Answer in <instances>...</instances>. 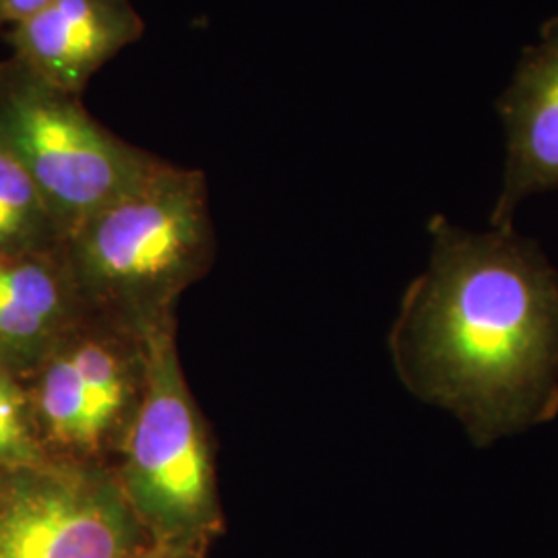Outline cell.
Masks as SVG:
<instances>
[{
  "label": "cell",
  "mask_w": 558,
  "mask_h": 558,
  "mask_svg": "<svg viewBox=\"0 0 558 558\" xmlns=\"http://www.w3.org/2000/svg\"><path fill=\"white\" fill-rule=\"evenodd\" d=\"M430 255L389 348L403 387L478 449L558 416V271L515 228L428 223Z\"/></svg>",
  "instance_id": "obj_1"
},
{
  "label": "cell",
  "mask_w": 558,
  "mask_h": 558,
  "mask_svg": "<svg viewBox=\"0 0 558 558\" xmlns=\"http://www.w3.org/2000/svg\"><path fill=\"white\" fill-rule=\"evenodd\" d=\"M62 246L89 292L140 304L166 300L205 269L214 248L205 177L161 161L77 223Z\"/></svg>",
  "instance_id": "obj_2"
},
{
  "label": "cell",
  "mask_w": 558,
  "mask_h": 558,
  "mask_svg": "<svg viewBox=\"0 0 558 558\" xmlns=\"http://www.w3.org/2000/svg\"><path fill=\"white\" fill-rule=\"evenodd\" d=\"M0 137L40 189L62 236L161 163L94 119L81 96L13 57L0 60Z\"/></svg>",
  "instance_id": "obj_3"
},
{
  "label": "cell",
  "mask_w": 558,
  "mask_h": 558,
  "mask_svg": "<svg viewBox=\"0 0 558 558\" xmlns=\"http://www.w3.org/2000/svg\"><path fill=\"white\" fill-rule=\"evenodd\" d=\"M141 323L143 401L126 440L122 490L151 538H197L218 530L214 468L184 385L168 315Z\"/></svg>",
  "instance_id": "obj_4"
},
{
  "label": "cell",
  "mask_w": 558,
  "mask_h": 558,
  "mask_svg": "<svg viewBox=\"0 0 558 558\" xmlns=\"http://www.w3.org/2000/svg\"><path fill=\"white\" fill-rule=\"evenodd\" d=\"M151 539L98 472L27 480L0 499V558H129Z\"/></svg>",
  "instance_id": "obj_5"
},
{
  "label": "cell",
  "mask_w": 558,
  "mask_h": 558,
  "mask_svg": "<svg viewBox=\"0 0 558 558\" xmlns=\"http://www.w3.org/2000/svg\"><path fill=\"white\" fill-rule=\"evenodd\" d=\"M495 108L507 158L490 228L509 230L523 201L558 189V15L525 46Z\"/></svg>",
  "instance_id": "obj_6"
},
{
  "label": "cell",
  "mask_w": 558,
  "mask_h": 558,
  "mask_svg": "<svg viewBox=\"0 0 558 558\" xmlns=\"http://www.w3.org/2000/svg\"><path fill=\"white\" fill-rule=\"evenodd\" d=\"M2 36L13 59L83 96L104 64L145 36V21L133 0H50Z\"/></svg>",
  "instance_id": "obj_7"
},
{
  "label": "cell",
  "mask_w": 558,
  "mask_h": 558,
  "mask_svg": "<svg viewBox=\"0 0 558 558\" xmlns=\"http://www.w3.org/2000/svg\"><path fill=\"white\" fill-rule=\"evenodd\" d=\"M129 399L126 366L100 339H85L52 360L40 389L44 422L57 439L92 447Z\"/></svg>",
  "instance_id": "obj_8"
},
{
  "label": "cell",
  "mask_w": 558,
  "mask_h": 558,
  "mask_svg": "<svg viewBox=\"0 0 558 558\" xmlns=\"http://www.w3.org/2000/svg\"><path fill=\"white\" fill-rule=\"evenodd\" d=\"M64 308V281L46 248L0 255V339L32 343L46 338Z\"/></svg>",
  "instance_id": "obj_9"
},
{
  "label": "cell",
  "mask_w": 558,
  "mask_h": 558,
  "mask_svg": "<svg viewBox=\"0 0 558 558\" xmlns=\"http://www.w3.org/2000/svg\"><path fill=\"white\" fill-rule=\"evenodd\" d=\"M64 236L29 172L0 137V255L44 251Z\"/></svg>",
  "instance_id": "obj_10"
},
{
  "label": "cell",
  "mask_w": 558,
  "mask_h": 558,
  "mask_svg": "<svg viewBox=\"0 0 558 558\" xmlns=\"http://www.w3.org/2000/svg\"><path fill=\"white\" fill-rule=\"evenodd\" d=\"M29 456L32 442L20 396L0 368V459H25Z\"/></svg>",
  "instance_id": "obj_11"
},
{
  "label": "cell",
  "mask_w": 558,
  "mask_h": 558,
  "mask_svg": "<svg viewBox=\"0 0 558 558\" xmlns=\"http://www.w3.org/2000/svg\"><path fill=\"white\" fill-rule=\"evenodd\" d=\"M209 536L197 538H151L129 558H205Z\"/></svg>",
  "instance_id": "obj_12"
},
{
  "label": "cell",
  "mask_w": 558,
  "mask_h": 558,
  "mask_svg": "<svg viewBox=\"0 0 558 558\" xmlns=\"http://www.w3.org/2000/svg\"><path fill=\"white\" fill-rule=\"evenodd\" d=\"M50 0H0V32L4 34L13 25L32 17Z\"/></svg>",
  "instance_id": "obj_13"
}]
</instances>
